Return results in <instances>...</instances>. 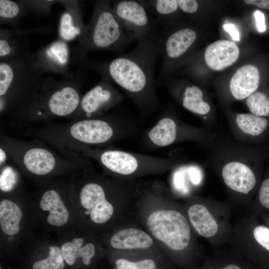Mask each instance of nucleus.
Segmentation results:
<instances>
[{"instance_id":"nucleus-17","label":"nucleus","mask_w":269,"mask_h":269,"mask_svg":"<svg viewBox=\"0 0 269 269\" xmlns=\"http://www.w3.org/2000/svg\"><path fill=\"white\" fill-rule=\"evenodd\" d=\"M89 160H96L108 171L120 175H128L134 173L139 167L146 164L159 162L164 158L147 157L117 149L91 148L84 154Z\"/></svg>"},{"instance_id":"nucleus-27","label":"nucleus","mask_w":269,"mask_h":269,"mask_svg":"<svg viewBox=\"0 0 269 269\" xmlns=\"http://www.w3.org/2000/svg\"><path fill=\"white\" fill-rule=\"evenodd\" d=\"M188 213L192 225L199 235L209 238L216 234L217 222L204 206L194 204L189 208Z\"/></svg>"},{"instance_id":"nucleus-33","label":"nucleus","mask_w":269,"mask_h":269,"mask_svg":"<svg viewBox=\"0 0 269 269\" xmlns=\"http://www.w3.org/2000/svg\"><path fill=\"white\" fill-rule=\"evenodd\" d=\"M267 160L269 163L268 168L265 177L260 185L258 198L261 204L269 210V152Z\"/></svg>"},{"instance_id":"nucleus-26","label":"nucleus","mask_w":269,"mask_h":269,"mask_svg":"<svg viewBox=\"0 0 269 269\" xmlns=\"http://www.w3.org/2000/svg\"><path fill=\"white\" fill-rule=\"evenodd\" d=\"M152 244L153 240L147 233L134 228L120 230L110 239L111 247L116 249H144Z\"/></svg>"},{"instance_id":"nucleus-16","label":"nucleus","mask_w":269,"mask_h":269,"mask_svg":"<svg viewBox=\"0 0 269 269\" xmlns=\"http://www.w3.org/2000/svg\"><path fill=\"white\" fill-rule=\"evenodd\" d=\"M124 98L110 82L102 78L95 86L83 95L77 110L69 118L76 120L101 117Z\"/></svg>"},{"instance_id":"nucleus-18","label":"nucleus","mask_w":269,"mask_h":269,"mask_svg":"<svg viewBox=\"0 0 269 269\" xmlns=\"http://www.w3.org/2000/svg\"><path fill=\"white\" fill-rule=\"evenodd\" d=\"M269 117L252 113H227L232 138L243 144L259 145L267 140L269 134Z\"/></svg>"},{"instance_id":"nucleus-1","label":"nucleus","mask_w":269,"mask_h":269,"mask_svg":"<svg viewBox=\"0 0 269 269\" xmlns=\"http://www.w3.org/2000/svg\"><path fill=\"white\" fill-rule=\"evenodd\" d=\"M160 57L158 32L139 41L128 53L113 59L97 61L86 56L72 58L81 68L98 72L102 78L120 86L144 112L157 105L155 87L156 59Z\"/></svg>"},{"instance_id":"nucleus-9","label":"nucleus","mask_w":269,"mask_h":269,"mask_svg":"<svg viewBox=\"0 0 269 269\" xmlns=\"http://www.w3.org/2000/svg\"><path fill=\"white\" fill-rule=\"evenodd\" d=\"M111 1L95 2L86 37L74 47V57L86 55L87 52L109 51L122 55L133 41L127 35L112 9Z\"/></svg>"},{"instance_id":"nucleus-32","label":"nucleus","mask_w":269,"mask_h":269,"mask_svg":"<svg viewBox=\"0 0 269 269\" xmlns=\"http://www.w3.org/2000/svg\"><path fill=\"white\" fill-rule=\"evenodd\" d=\"M28 11L46 16L57 0H25Z\"/></svg>"},{"instance_id":"nucleus-24","label":"nucleus","mask_w":269,"mask_h":269,"mask_svg":"<svg viewBox=\"0 0 269 269\" xmlns=\"http://www.w3.org/2000/svg\"><path fill=\"white\" fill-rule=\"evenodd\" d=\"M260 80V73L255 66L248 64L242 66L230 80V95L237 100L247 99L258 90Z\"/></svg>"},{"instance_id":"nucleus-10","label":"nucleus","mask_w":269,"mask_h":269,"mask_svg":"<svg viewBox=\"0 0 269 269\" xmlns=\"http://www.w3.org/2000/svg\"><path fill=\"white\" fill-rule=\"evenodd\" d=\"M72 179L77 195L80 225L82 218L86 217L96 224L109 221L114 209L107 199L104 186L99 181L89 180L85 170Z\"/></svg>"},{"instance_id":"nucleus-28","label":"nucleus","mask_w":269,"mask_h":269,"mask_svg":"<svg viewBox=\"0 0 269 269\" xmlns=\"http://www.w3.org/2000/svg\"><path fill=\"white\" fill-rule=\"evenodd\" d=\"M28 11L25 0H0V22L18 28L20 20Z\"/></svg>"},{"instance_id":"nucleus-6","label":"nucleus","mask_w":269,"mask_h":269,"mask_svg":"<svg viewBox=\"0 0 269 269\" xmlns=\"http://www.w3.org/2000/svg\"><path fill=\"white\" fill-rule=\"evenodd\" d=\"M0 148L19 170L36 184L58 177H74L82 169L35 139L25 141L0 134Z\"/></svg>"},{"instance_id":"nucleus-5","label":"nucleus","mask_w":269,"mask_h":269,"mask_svg":"<svg viewBox=\"0 0 269 269\" xmlns=\"http://www.w3.org/2000/svg\"><path fill=\"white\" fill-rule=\"evenodd\" d=\"M29 51L0 60V115L11 122L36 95L44 78Z\"/></svg>"},{"instance_id":"nucleus-30","label":"nucleus","mask_w":269,"mask_h":269,"mask_svg":"<svg viewBox=\"0 0 269 269\" xmlns=\"http://www.w3.org/2000/svg\"><path fill=\"white\" fill-rule=\"evenodd\" d=\"M246 103L251 113L269 117V96L266 93L257 90L246 99Z\"/></svg>"},{"instance_id":"nucleus-36","label":"nucleus","mask_w":269,"mask_h":269,"mask_svg":"<svg viewBox=\"0 0 269 269\" xmlns=\"http://www.w3.org/2000/svg\"><path fill=\"white\" fill-rule=\"evenodd\" d=\"M223 28L227 31L235 41H240V34L235 26L232 23L224 24Z\"/></svg>"},{"instance_id":"nucleus-4","label":"nucleus","mask_w":269,"mask_h":269,"mask_svg":"<svg viewBox=\"0 0 269 269\" xmlns=\"http://www.w3.org/2000/svg\"><path fill=\"white\" fill-rule=\"evenodd\" d=\"M85 75L80 70L68 78L44 79L38 91L25 108L11 122L17 127L58 118H69L77 110L83 95Z\"/></svg>"},{"instance_id":"nucleus-14","label":"nucleus","mask_w":269,"mask_h":269,"mask_svg":"<svg viewBox=\"0 0 269 269\" xmlns=\"http://www.w3.org/2000/svg\"><path fill=\"white\" fill-rule=\"evenodd\" d=\"M112 9L124 30L132 40H140L157 34L159 27L140 0L113 1Z\"/></svg>"},{"instance_id":"nucleus-35","label":"nucleus","mask_w":269,"mask_h":269,"mask_svg":"<svg viewBox=\"0 0 269 269\" xmlns=\"http://www.w3.org/2000/svg\"><path fill=\"white\" fill-rule=\"evenodd\" d=\"M257 24V27L260 32H264L266 30L265 23V16L264 14L260 10H257L254 13Z\"/></svg>"},{"instance_id":"nucleus-15","label":"nucleus","mask_w":269,"mask_h":269,"mask_svg":"<svg viewBox=\"0 0 269 269\" xmlns=\"http://www.w3.org/2000/svg\"><path fill=\"white\" fill-rule=\"evenodd\" d=\"M159 27L160 57L162 59L159 79L162 80L172 70L177 61L191 49L197 35L195 30L187 26L172 28L165 25Z\"/></svg>"},{"instance_id":"nucleus-2","label":"nucleus","mask_w":269,"mask_h":269,"mask_svg":"<svg viewBox=\"0 0 269 269\" xmlns=\"http://www.w3.org/2000/svg\"><path fill=\"white\" fill-rule=\"evenodd\" d=\"M200 145L204 151L203 163L217 171L231 190L248 195L257 187L267 160L268 146L243 144L222 133Z\"/></svg>"},{"instance_id":"nucleus-8","label":"nucleus","mask_w":269,"mask_h":269,"mask_svg":"<svg viewBox=\"0 0 269 269\" xmlns=\"http://www.w3.org/2000/svg\"><path fill=\"white\" fill-rule=\"evenodd\" d=\"M38 225L33 200L18 188L2 192L0 200L1 248L3 255L12 259Z\"/></svg>"},{"instance_id":"nucleus-13","label":"nucleus","mask_w":269,"mask_h":269,"mask_svg":"<svg viewBox=\"0 0 269 269\" xmlns=\"http://www.w3.org/2000/svg\"><path fill=\"white\" fill-rule=\"evenodd\" d=\"M216 134L205 127L191 126L170 114H165L148 132L147 136L154 145L164 147L185 141L201 145L212 139Z\"/></svg>"},{"instance_id":"nucleus-20","label":"nucleus","mask_w":269,"mask_h":269,"mask_svg":"<svg viewBox=\"0 0 269 269\" xmlns=\"http://www.w3.org/2000/svg\"><path fill=\"white\" fill-rule=\"evenodd\" d=\"M171 93L180 101L182 106L197 116L206 128L213 130L217 127L215 115L210 103L205 99L202 90L195 85H179L167 84Z\"/></svg>"},{"instance_id":"nucleus-37","label":"nucleus","mask_w":269,"mask_h":269,"mask_svg":"<svg viewBox=\"0 0 269 269\" xmlns=\"http://www.w3.org/2000/svg\"><path fill=\"white\" fill-rule=\"evenodd\" d=\"M244 2L247 4L255 5L261 8L269 9V0H245Z\"/></svg>"},{"instance_id":"nucleus-3","label":"nucleus","mask_w":269,"mask_h":269,"mask_svg":"<svg viewBox=\"0 0 269 269\" xmlns=\"http://www.w3.org/2000/svg\"><path fill=\"white\" fill-rule=\"evenodd\" d=\"M115 122L111 116H102L29 129L27 134L52 146L60 154L85 170L89 168L90 161L84 158L85 152L117 137L118 129Z\"/></svg>"},{"instance_id":"nucleus-29","label":"nucleus","mask_w":269,"mask_h":269,"mask_svg":"<svg viewBox=\"0 0 269 269\" xmlns=\"http://www.w3.org/2000/svg\"><path fill=\"white\" fill-rule=\"evenodd\" d=\"M149 12L157 17L160 26L169 23L171 16L180 9L176 0H140Z\"/></svg>"},{"instance_id":"nucleus-34","label":"nucleus","mask_w":269,"mask_h":269,"mask_svg":"<svg viewBox=\"0 0 269 269\" xmlns=\"http://www.w3.org/2000/svg\"><path fill=\"white\" fill-rule=\"evenodd\" d=\"M180 9L186 14H194L198 9V3L195 0H178Z\"/></svg>"},{"instance_id":"nucleus-21","label":"nucleus","mask_w":269,"mask_h":269,"mask_svg":"<svg viewBox=\"0 0 269 269\" xmlns=\"http://www.w3.org/2000/svg\"><path fill=\"white\" fill-rule=\"evenodd\" d=\"M34 55L43 73L59 74L64 78L69 77L73 73L69 69L70 53L68 45L61 39L41 46Z\"/></svg>"},{"instance_id":"nucleus-31","label":"nucleus","mask_w":269,"mask_h":269,"mask_svg":"<svg viewBox=\"0 0 269 269\" xmlns=\"http://www.w3.org/2000/svg\"><path fill=\"white\" fill-rule=\"evenodd\" d=\"M116 269H155L156 264L151 259H144L137 262H132L120 259L115 262Z\"/></svg>"},{"instance_id":"nucleus-38","label":"nucleus","mask_w":269,"mask_h":269,"mask_svg":"<svg viewBox=\"0 0 269 269\" xmlns=\"http://www.w3.org/2000/svg\"><path fill=\"white\" fill-rule=\"evenodd\" d=\"M222 269H241L239 267L235 265H229Z\"/></svg>"},{"instance_id":"nucleus-11","label":"nucleus","mask_w":269,"mask_h":269,"mask_svg":"<svg viewBox=\"0 0 269 269\" xmlns=\"http://www.w3.org/2000/svg\"><path fill=\"white\" fill-rule=\"evenodd\" d=\"M12 259L20 269H70L63 258L58 241L46 235L23 243Z\"/></svg>"},{"instance_id":"nucleus-25","label":"nucleus","mask_w":269,"mask_h":269,"mask_svg":"<svg viewBox=\"0 0 269 269\" xmlns=\"http://www.w3.org/2000/svg\"><path fill=\"white\" fill-rule=\"evenodd\" d=\"M239 53V47L235 42L221 40L212 43L207 47L204 58L210 68L220 71L236 62Z\"/></svg>"},{"instance_id":"nucleus-22","label":"nucleus","mask_w":269,"mask_h":269,"mask_svg":"<svg viewBox=\"0 0 269 269\" xmlns=\"http://www.w3.org/2000/svg\"><path fill=\"white\" fill-rule=\"evenodd\" d=\"M64 6L61 14L58 32L60 39L66 41L81 42L88 33L84 24L82 6L79 0H59Z\"/></svg>"},{"instance_id":"nucleus-12","label":"nucleus","mask_w":269,"mask_h":269,"mask_svg":"<svg viewBox=\"0 0 269 269\" xmlns=\"http://www.w3.org/2000/svg\"><path fill=\"white\" fill-rule=\"evenodd\" d=\"M147 226L152 235L175 251L185 249L190 239V229L185 217L175 210L153 212L148 217Z\"/></svg>"},{"instance_id":"nucleus-23","label":"nucleus","mask_w":269,"mask_h":269,"mask_svg":"<svg viewBox=\"0 0 269 269\" xmlns=\"http://www.w3.org/2000/svg\"><path fill=\"white\" fill-rule=\"evenodd\" d=\"M49 29L44 27L29 29L13 28L0 29V60H6L27 50L31 33H46Z\"/></svg>"},{"instance_id":"nucleus-19","label":"nucleus","mask_w":269,"mask_h":269,"mask_svg":"<svg viewBox=\"0 0 269 269\" xmlns=\"http://www.w3.org/2000/svg\"><path fill=\"white\" fill-rule=\"evenodd\" d=\"M81 229L57 234V241L70 269H87L96 255V247L80 233Z\"/></svg>"},{"instance_id":"nucleus-7","label":"nucleus","mask_w":269,"mask_h":269,"mask_svg":"<svg viewBox=\"0 0 269 269\" xmlns=\"http://www.w3.org/2000/svg\"><path fill=\"white\" fill-rule=\"evenodd\" d=\"M33 201L38 225L57 234L81 229L72 177H58L36 183Z\"/></svg>"}]
</instances>
